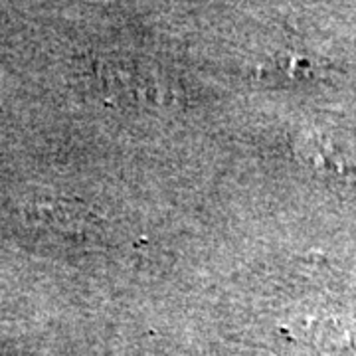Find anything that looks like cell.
<instances>
[{
  "instance_id": "cell-1",
  "label": "cell",
  "mask_w": 356,
  "mask_h": 356,
  "mask_svg": "<svg viewBox=\"0 0 356 356\" xmlns=\"http://www.w3.org/2000/svg\"><path fill=\"white\" fill-rule=\"evenodd\" d=\"M315 334L318 346L332 353H350L356 356V311H344L318 321Z\"/></svg>"
}]
</instances>
